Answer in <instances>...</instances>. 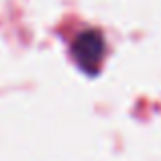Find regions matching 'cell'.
<instances>
[{"mask_svg": "<svg viewBox=\"0 0 161 161\" xmlns=\"http://www.w3.org/2000/svg\"><path fill=\"white\" fill-rule=\"evenodd\" d=\"M102 39H100L98 33H84L78 37L74 45V53L78 63L88 71V74H94L98 69L100 57H102Z\"/></svg>", "mask_w": 161, "mask_h": 161, "instance_id": "obj_1", "label": "cell"}]
</instances>
